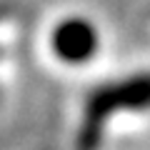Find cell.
Wrapping results in <instances>:
<instances>
[{
	"instance_id": "obj_1",
	"label": "cell",
	"mask_w": 150,
	"mask_h": 150,
	"mask_svg": "<svg viewBox=\"0 0 150 150\" xmlns=\"http://www.w3.org/2000/svg\"><path fill=\"white\" fill-rule=\"evenodd\" d=\"M103 35L98 25L85 15H65L53 23L48 33V53L53 63L68 70L88 68L100 55Z\"/></svg>"
}]
</instances>
